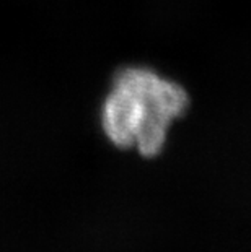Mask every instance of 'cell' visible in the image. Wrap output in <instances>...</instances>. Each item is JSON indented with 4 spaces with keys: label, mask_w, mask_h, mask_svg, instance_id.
Segmentation results:
<instances>
[{
    "label": "cell",
    "mask_w": 251,
    "mask_h": 252,
    "mask_svg": "<svg viewBox=\"0 0 251 252\" xmlns=\"http://www.w3.org/2000/svg\"><path fill=\"white\" fill-rule=\"evenodd\" d=\"M191 96L183 85L147 65H126L111 78L100 109L106 138L143 158L158 157L170 128L186 116Z\"/></svg>",
    "instance_id": "cell-1"
}]
</instances>
